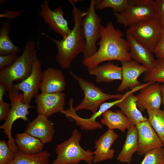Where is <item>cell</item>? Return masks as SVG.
<instances>
[{"instance_id":"ab89813d","label":"cell","mask_w":164,"mask_h":164,"mask_svg":"<svg viewBox=\"0 0 164 164\" xmlns=\"http://www.w3.org/2000/svg\"><path fill=\"white\" fill-rule=\"evenodd\" d=\"M160 89L162 95V102L164 107V84H160Z\"/></svg>"},{"instance_id":"5b68a950","label":"cell","mask_w":164,"mask_h":164,"mask_svg":"<svg viewBox=\"0 0 164 164\" xmlns=\"http://www.w3.org/2000/svg\"><path fill=\"white\" fill-rule=\"evenodd\" d=\"M19 91L12 87L11 90L8 92V97L10 101V110L6 119L3 124L0 126V129H3L4 132L8 138V144L15 154L18 150L15 143V139L12 135V129L15 121L19 119H21L24 121H28L27 117L29 112V109L33 108V106L24 103L23 94L19 93Z\"/></svg>"},{"instance_id":"f35d334b","label":"cell","mask_w":164,"mask_h":164,"mask_svg":"<svg viewBox=\"0 0 164 164\" xmlns=\"http://www.w3.org/2000/svg\"><path fill=\"white\" fill-rule=\"evenodd\" d=\"M6 92V89L4 85L0 83V101H3V97Z\"/></svg>"},{"instance_id":"5bb4252c","label":"cell","mask_w":164,"mask_h":164,"mask_svg":"<svg viewBox=\"0 0 164 164\" xmlns=\"http://www.w3.org/2000/svg\"><path fill=\"white\" fill-rule=\"evenodd\" d=\"M36 111L48 117L63 110L65 94L63 92L46 93L41 92L35 98Z\"/></svg>"},{"instance_id":"ffe728a7","label":"cell","mask_w":164,"mask_h":164,"mask_svg":"<svg viewBox=\"0 0 164 164\" xmlns=\"http://www.w3.org/2000/svg\"><path fill=\"white\" fill-rule=\"evenodd\" d=\"M126 37L130 48L129 53L132 59L141 63L149 70L153 68L156 60L150 50L137 41L131 35L126 32Z\"/></svg>"},{"instance_id":"83f0119b","label":"cell","mask_w":164,"mask_h":164,"mask_svg":"<svg viewBox=\"0 0 164 164\" xmlns=\"http://www.w3.org/2000/svg\"><path fill=\"white\" fill-rule=\"evenodd\" d=\"M147 111L148 120L162 143L164 142V110L160 109Z\"/></svg>"},{"instance_id":"ac0fdd59","label":"cell","mask_w":164,"mask_h":164,"mask_svg":"<svg viewBox=\"0 0 164 164\" xmlns=\"http://www.w3.org/2000/svg\"><path fill=\"white\" fill-rule=\"evenodd\" d=\"M118 136L113 130L108 129L95 142L93 152V162H99L112 159L114 155V150L111 147Z\"/></svg>"},{"instance_id":"d4e9b609","label":"cell","mask_w":164,"mask_h":164,"mask_svg":"<svg viewBox=\"0 0 164 164\" xmlns=\"http://www.w3.org/2000/svg\"><path fill=\"white\" fill-rule=\"evenodd\" d=\"M15 140L18 149L24 154L32 155L43 151L44 144L26 132L16 134Z\"/></svg>"},{"instance_id":"ba28073f","label":"cell","mask_w":164,"mask_h":164,"mask_svg":"<svg viewBox=\"0 0 164 164\" xmlns=\"http://www.w3.org/2000/svg\"><path fill=\"white\" fill-rule=\"evenodd\" d=\"M163 31L153 18L129 27L126 32L131 35L137 41L153 52Z\"/></svg>"},{"instance_id":"9c48e42d","label":"cell","mask_w":164,"mask_h":164,"mask_svg":"<svg viewBox=\"0 0 164 164\" xmlns=\"http://www.w3.org/2000/svg\"><path fill=\"white\" fill-rule=\"evenodd\" d=\"M50 2V0H45L42 4L39 15L43 19L44 23L48 25L50 30L64 38L70 33L71 29L63 17L65 12L61 6L52 10L49 6Z\"/></svg>"},{"instance_id":"9a60e30c","label":"cell","mask_w":164,"mask_h":164,"mask_svg":"<svg viewBox=\"0 0 164 164\" xmlns=\"http://www.w3.org/2000/svg\"><path fill=\"white\" fill-rule=\"evenodd\" d=\"M120 62L122 65V79L117 92H121L128 89L131 90L140 85L138 78L147 71L148 69L134 60Z\"/></svg>"},{"instance_id":"cb8c5ba5","label":"cell","mask_w":164,"mask_h":164,"mask_svg":"<svg viewBox=\"0 0 164 164\" xmlns=\"http://www.w3.org/2000/svg\"><path fill=\"white\" fill-rule=\"evenodd\" d=\"M136 98L133 94H130L115 106L118 107L125 116L136 125L148 119L142 114L136 105Z\"/></svg>"},{"instance_id":"8fae6325","label":"cell","mask_w":164,"mask_h":164,"mask_svg":"<svg viewBox=\"0 0 164 164\" xmlns=\"http://www.w3.org/2000/svg\"><path fill=\"white\" fill-rule=\"evenodd\" d=\"M43 74L41 63L37 58L34 61L30 75L21 82L13 84V87L22 92L24 103L30 105L32 99L35 98L39 94V90Z\"/></svg>"},{"instance_id":"8d00e7d4","label":"cell","mask_w":164,"mask_h":164,"mask_svg":"<svg viewBox=\"0 0 164 164\" xmlns=\"http://www.w3.org/2000/svg\"><path fill=\"white\" fill-rule=\"evenodd\" d=\"M4 13L0 14V17L5 18L9 20L16 19L21 15L23 13L22 11H13L5 10L4 11Z\"/></svg>"},{"instance_id":"2e32d148","label":"cell","mask_w":164,"mask_h":164,"mask_svg":"<svg viewBox=\"0 0 164 164\" xmlns=\"http://www.w3.org/2000/svg\"><path fill=\"white\" fill-rule=\"evenodd\" d=\"M135 96L137 106L141 112L160 109L162 100L160 83L153 82L148 85Z\"/></svg>"},{"instance_id":"d590c367","label":"cell","mask_w":164,"mask_h":164,"mask_svg":"<svg viewBox=\"0 0 164 164\" xmlns=\"http://www.w3.org/2000/svg\"><path fill=\"white\" fill-rule=\"evenodd\" d=\"M10 110V105L3 101H0V121L5 120Z\"/></svg>"},{"instance_id":"44dd1931","label":"cell","mask_w":164,"mask_h":164,"mask_svg":"<svg viewBox=\"0 0 164 164\" xmlns=\"http://www.w3.org/2000/svg\"><path fill=\"white\" fill-rule=\"evenodd\" d=\"M87 71L90 75L96 77L97 83L111 82L122 79L121 67L111 62L88 69Z\"/></svg>"},{"instance_id":"7402d4cb","label":"cell","mask_w":164,"mask_h":164,"mask_svg":"<svg viewBox=\"0 0 164 164\" xmlns=\"http://www.w3.org/2000/svg\"><path fill=\"white\" fill-rule=\"evenodd\" d=\"M102 116L101 124L106 125L109 130L118 129L125 132L126 129L135 126L121 110L113 111L108 110L104 112Z\"/></svg>"},{"instance_id":"603a6c76","label":"cell","mask_w":164,"mask_h":164,"mask_svg":"<svg viewBox=\"0 0 164 164\" xmlns=\"http://www.w3.org/2000/svg\"><path fill=\"white\" fill-rule=\"evenodd\" d=\"M128 130L125 142L117 157V159L123 163H131L133 154L138 149V133L136 127H133Z\"/></svg>"},{"instance_id":"836d02e7","label":"cell","mask_w":164,"mask_h":164,"mask_svg":"<svg viewBox=\"0 0 164 164\" xmlns=\"http://www.w3.org/2000/svg\"><path fill=\"white\" fill-rule=\"evenodd\" d=\"M18 57L17 54L5 56L0 55V70L12 65Z\"/></svg>"},{"instance_id":"484cf974","label":"cell","mask_w":164,"mask_h":164,"mask_svg":"<svg viewBox=\"0 0 164 164\" xmlns=\"http://www.w3.org/2000/svg\"><path fill=\"white\" fill-rule=\"evenodd\" d=\"M10 20L8 19L1 21L0 55L5 56L12 54H17L21 51L20 49L15 46L10 38Z\"/></svg>"},{"instance_id":"7a4b0ae2","label":"cell","mask_w":164,"mask_h":164,"mask_svg":"<svg viewBox=\"0 0 164 164\" xmlns=\"http://www.w3.org/2000/svg\"><path fill=\"white\" fill-rule=\"evenodd\" d=\"M72 5L74 26L70 33L61 40L53 39L43 33L42 34L50 39L56 44L57 49L56 59L61 67L69 68L73 59L80 53L83 54L86 48V41L81 26V20L86 14L76 6L77 0H69Z\"/></svg>"},{"instance_id":"7c38bea8","label":"cell","mask_w":164,"mask_h":164,"mask_svg":"<svg viewBox=\"0 0 164 164\" xmlns=\"http://www.w3.org/2000/svg\"><path fill=\"white\" fill-rule=\"evenodd\" d=\"M154 13L152 4L142 5L129 4L122 12L114 13L113 14L118 23L129 28L141 22L154 18Z\"/></svg>"},{"instance_id":"6da1fadb","label":"cell","mask_w":164,"mask_h":164,"mask_svg":"<svg viewBox=\"0 0 164 164\" xmlns=\"http://www.w3.org/2000/svg\"><path fill=\"white\" fill-rule=\"evenodd\" d=\"M124 36L121 30L115 28L112 21L109 22L105 26L102 25L100 40L97 44L99 46V49L92 56L83 60L84 66L88 69L105 61L132 60L127 40L123 38Z\"/></svg>"},{"instance_id":"74e56055","label":"cell","mask_w":164,"mask_h":164,"mask_svg":"<svg viewBox=\"0 0 164 164\" xmlns=\"http://www.w3.org/2000/svg\"><path fill=\"white\" fill-rule=\"evenodd\" d=\"M154 0H129V4L142 5L152 4Z\"/></svg>"},{"instance_id":"4dcf8cb0","label":"cell","mask_w":164,"mask_h":164,"mask_svg":"<svg viewBox=\"0 0 164 164\" xmlns=\"http://www.w3.org/2000/svg\"><path fill=\"white\" fill-rule=\"evenodd\" d=\"M141 164H164V148L159 147L146 153Z\"/></svg>"},{"instance_id":"4316f807","label":"cell","mask_w":164,"mask_h":164,"mask_svg":"<svg viewBox=\"0 0 164 164\" xmlns=\"http://www.w3.org/2000/svg\"><path fill=\"white\" fill-rule=\"evenodd\" d=\"M50 153L46 151L28 155L18 150L14 159L9 164H50Z\"/></svg>"},{"instance_id":"d6a6232c","label":"cell","mask_w":164,"mask_h":164,"mask_svg":"<svg viewBox=\"0 0 164 164\" xmlns=\"http://www.w3.org/2000/svg\"><path fill=\"white\" fill-rule=\"evenodd\" d=\"M154 18L164 29V0H154Z\"/></svg>"},{"instance_id":"52a82bcc","label":"cell","mask_w":164,"mask_h":164,"mask_svg":"<svg viewBox=\"0 0 164 164\" xmlns=\"http://www.w3.org/2000/svg\"><path fill=\"white\" fill-rule=\"evenodd\" d=\"M97 0H91L86 15L83 18L81 26L86 41V48L83 54V60L93 55L97 51V42L100 38L102 24L100 17L95 12Z\"/></svg>"},{"instance_id":"8992f818","label":"cell","mask_w":164,"mask_h":164,"mask_svg":"<svg viewBox=\"0 0 164 164\" xmlns=\"http://www.w3.org/2000/svg\"><path fill=\"white\" fill-rule=\"evenodd\" d=\"M70 73L78 82L84 94L81 102L73 108L76 112L87 109L94 114L97 111L98 108L105 101L113 98L119 99L123 97V95L120 94L106 93L93 83L78 76L73 72L70 71Z\"/></svg>"},{"instance_id":"1f68e13d","label":"cell","mask_w":164,"mask_h":164,"mask_svg":"<svg viewBox=\"0 0 164 164\" xmlns=\"http://www.w3.org/2000/svg\"><path fill=\"white\" fill-rule=\"evenodd\" d=\"M16 154L5 140L0 141V164H9L14 159Z\"/></svg>"},{"instance_id":"277c9868","label":"cell","mask_w":164,"mask_h":164,"mask_svg":"<svg viewBox=\"0 0 164 164\" xmlns=\"http://www.w3.org/2000/svg\"><path fill=\"white\" fill-rule=\"evenodd\" d=\"M81 137V133L77 129H74L69 138L57 145L55 149L56 158L50 164H78L82 161L92 164L93 152L82 147L80 145Z\"/></svg>"},{"instance_id":"b9f144b4","label":"cell","mask_w":164,"mask_h":164,"mask_svg":"<svg viewBox=\"0 0 164 164\" xmlns=\"http://www.w3.org/2000/svg\"><path fill=\"white\" fill-rule=\"evenodd\" d=\"M163 147L164 148V142H162Z\"/></svg>"},{"instance_id":"e0dca14e","label":"cell","mask_w":164,"mask_h":164,"mask_svg":"<svg viewBox=\"0 0 164 164\" xmlns=\"http://www.w3.org/2000/svg\"><path fill=\"white\" fill-rule=\"evenodd\" d=\"M25 132L40 140L44 144L51 142L54 136L53 124L48 117L39 114L26 125Z\"/></svg>"},{"instance_id":"3957f363","label":"cell","mask_w":164,"mask_h":164,"mask_svg":"<svg viewBox=\"0 0 164 164\" xmlns=\"http://www.w3.org/2000/svg\"><path fill=\"white\" fill-rule=\"evenodd\" d=\"M37 58L35 42L28 40L22 54L16 61L11 65L0 70V83L4 85L7 92L11 90L14 81L20 82L30 75Z\"/></svg>"},{"instance_id":"d6986e66","label":"cell","mask_w":164,"mask_h":164,"mask_svg":"<svg viewBox=\"0 0 164 164\" xmlns=\"http://www.w3.org/2000/svg\"><path fill=\"white\" fill-rule=\"evenodd\" d=\"M66 82L62 71L49 67L43 72L40 90L41 92L54 93L62 92L65 89Z\"/></svg>"},{"instance_id":"30bf717a","label":"cell","mask_w":164,"mask_h":164,"mask_svg":"<svg viewBox=\"0 0 164 164\" xmlns=\"http://www.w3.org/2000/svg\"><path fill=\"white\" fill-rule=\"evenodd\" d=\"M121 101L120 99H118L111 102L104 103L100 106L99 110L90 118H84L80 117L76 114L73 106V99L71 98L69 101V108L66 110L63 109L60 112L68 118L75 121V124L79 126L81 130L88 131L101 129L102 124L97 121L96 119Z\"/></svg>"},{"instance_id":"e575fe53","label":"cell","mask_w":164,"mask_h":164,"mask_svg":"<svg viewBox=\"0 0 164 164\" xmlns=\"http://www.w3.org/2000/svg\"><path fill=\"white\" fill-rule=\"evenodd\" d=\"M153 52L158 58L164 59V29Z\"/></svg>"},{"instance_id":"4fadbf2b","label":"cell","mask_w":164,"mask_h":164,"mask_svg":"<svg viewBox=\"0 0 164 164\" xmlns=\"http://www.w3.org/2000/svg\"><path fill=\"white\" fill-rule=\"evenodd\" d=\"M136 126L138 133L137 152L139 155L163 147L162 142L148 120L138 123Z\"/></svg>"},{"instance_id":"f546056e","label":"cell","mask_w":164,"mask_h":164,"mask_svg":"<svg viewBox=\"0 0 164 164\" xmlns=\"http://www.w3.org/2000/svg\"><path fill=\"white\" fill-rule=\"evenodd\" d=\"M129 4V0H97L95 9L102 10L105 8H111L114 13H120L123 11Z\"/></svg>"},{"instance_id":"60d3db41","label":"cell","mask_w":164,"mask_h":164,"mask_svg":"<svg viewBox=\"0 0 164 164\" xmlns=\"http://www.w3.org/2000/svg\"><path fill=\"white\" fill-rule=\"evenodd\" d=\"M7 0H1L0 1V5H2L3 4L5 3L6 2Z\"/></svg>"},{"instance_id":"f1b7e54d","label":"cell","mask_w":164,"mask_h":164,"mask_svg":"<svg viewBox=\"0 0 164 164\" xmlns=\"http://www.w3.org/2000/svg\"><path fill=\"white\" fill-rule=\"evenodd\" d=\"M143 80L145 82H152L164 84V59L156 60L153 68L144 73Z\"/></svg>"}]
</instances>
